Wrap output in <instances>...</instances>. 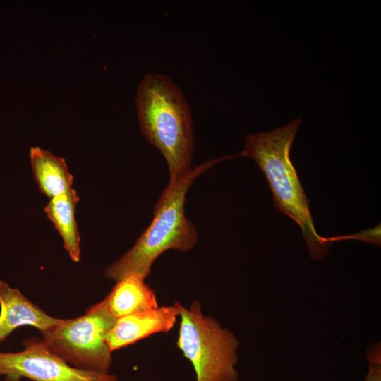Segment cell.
I'll use <instances>...</instances> for the list:
<instances>
[{
  "instance_id": "6da1fadb",
  "label": "cell",
  "mask_w": 381,
  "mask_h": 381,
  "mask_svg": "<svg viewBox=\"0 0 381 381\" xmlns=\"http://www.w3.org/2000/svg\"><path fill=\"white\" fill-rule=\"evenodd\" d=\"M136 105L140 131L165 158L167 186L174 185L192 169L194 138L188 104L169 76L150 73L138 86Z\"/></svg>"
},
{
  "instance_id": "4fadbf2b",
  "label": "cell",
  "mask_w": 381,
  "mask_h": 381,
  "mask_svg": "<svg viewBox=\"0 0 381 381\" xmlns=\"http://www.w3.org/2000/svg\"><path fill=\"white\" fill-rule=\"evenodd\" d=\"M358 239L360 241H363L365 242L376 244V245H380V230L375 229H371L369 230L361 231L356 234L352 235H348L345 236H336V237H329V241L330 243H333L334 241H339V240H344V239Z\"/></svg>"
},
{
  "instance_id": "8fae6325",
  "label": "cell",
  "mask_w": 381,
  "mask_h": 381,
  "mask_svg": "<svg viewBox=\"0 0 381 381\" xmlns=\"http://www.w3.org/2000/svg\"><path fill=\"white\" fill-rule=\"evenodd\" d=\"M80 198L71 188L66 193L51 198L44 212L61 235L64 248L75 262L80 258V238L75 220V207Z\"/></svg>"
},
{
  "instance_id": "277c9868",
  "label": "cell",
  "mask_w": 381,
  "mask_h": 381,
  "mask_svg": "<svg viewBox=\"0 0 381 381\" xmlns=\"http://www.w3.org/2000/svg\"><path fill=\"white\" fill-rule=\"evenodd\" d=\"M180 326L176 344L191 363L195 381H238L236 369L240 342L219 321L203 313L194 300L188 308L175 302Z\"/></svg>"
},
{
  "instance_id": "7c38bea8",
  "label": "cell",
  "mask_w": 381,
  "mask_h": 381,
  "mask_svg": "<svg viewBox=\"0 0 381 381\" xmlns=\"http://www.w3.org/2000/svg\"><path fill=\"white\" fill-rule=\"evenodd\" d=\"M368 370L363 381H381V347L380 342L367 349Z\"/></svg>"
},
{
  "instance_id": "3957f363",
  "label": "cell",
  "mask_w": 381,
  "mask_h": 381,
  "mask_svg": "<svg viewBox=\"0 0 381 381\" xmlns=\"http://www.w3.org/2000/svg\"><path fill=\"white\" fill-rule=\"evenodd\" d=\"M301 123L296 118L268 132L249 134L238 157L253 159L265 176L274 198L275 209L293 219L301 228L310 257L324 258L332 244L314 226L310 200L290 159V150Z\"/></svg>"
},
{
  "instance_id": "5b68a950",
  "label": "cell",
  "mask_w": 381,
  "mask_h": 381,
  "mask_svg": "<svg viewBox=\"0 0 381 381\" xmlns=\"http://www.w3.org/2000/svg\"><path fill=\"white\" fill-rule=\"evenodd\" d=\"M116 319L103 300L82 316L61 321L42 332V341L53 353L77 368L110 373L113 358L105 338Z\"/></svg>"
},
{
  "instance_id": "30bf717a",
  "label": "cell",
  "mask_w": 381,
  "mask_h": 381,
  "mask_svg": "<svg viewBox=\"0 0 381 381\" xmlns=\"http://www.w3.org/2000/svg\"><path fill=\"white\" fill-rule=\"evenodd\" d=\"M30 157L40 190L49 199L72 188L73 176L64 159L37 147L30 148Z\"/></svg>"
},
{
  "instance_id": "9c48e42d",
  "label": "cell",
  "mask_w": 381,
  "mask_h": 381,
  "mask_svg": "<svg viewBox=\"0 0 381 381\" xmlns=\"http://www.w3.org/2000/svg\"><path fill=\"white\" fill-rule=\"evenodd\" d=\"M103 301L107 311L116 320L159 307L154 290L145 279L136 276L117 282Z\"/></svg>"
},
{
  "instance_id": "ba28073f",
  "label": "cell",
  "mask_w": 381,
  "mask_h": 381,
  "mask_svg": "<svg viewBox=\"0 0 381 381\" xmlns=\"http://www.w3.org/2000/svg\"><path fill=\"white\" fill-rule=\"evenodd\" d=\"M0 344L16 328L32 326L41 332L62 319L47 315L29 301L18 289L0 280Z\"/></svg>"
},
{
  "instance_id": "8992f818",
  "label": "cell",
  "mask_w": 381,
  "mask_h": 381,
  "mask_svg": "<svg viewBox=\"0 0 381 381\" xmlns=\"http://www.w3.org/2000/svg\"><path fill=\"white\" fill-rule=\"evenodd\" d=\"M19 352H0V377L6 381L25 377L34 381H118L111 373L87 371L73 367L53 353L42 339L32 337Z\"/></svg>"
},
{
  "instance_id": "7a4b0ae2",
  "label": "cell",
  "mask_w": 381,
  "mask_h": 381,
  "mask_svg": "<svg viewBox=\"0 0 381 381\" xmlns=\"http://www.w3.org/2000/svg\"><path fill=\"white\" fill-rule=\"evenodd\" d=\"M234 158L225 156L209 160L179 182L167 186L154 207V217L133 246L107 266L105 277L116 282L129 276L146 279L155 260L167 250H190L198 243L195 225L185 215L186 196L194 181L217 163Z\"/></svg>"
},
{
  "instance_id": "52a82bcc",
  "label": "cell",
  "mask_w": 381,
  "mask_h": 381,
  "mask_svg": "<svg viewBox=\"0 0 381 381\" xmlns=\"http://www.w3.org/2000/svg\"><path fill=\"white\" fill-rule=\"evenodd\" d=\"M179 315L174 303L122 317L116 320L107 334L106 342L113 352L154 334L167 333L174 327Z\"/></svg>"
}]
</instances>
